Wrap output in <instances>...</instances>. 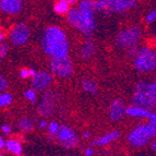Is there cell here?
I'll use <instances>...</instances> for the list:
<instances>
[{
    "label": "cell",
    "instance_id": "33",
    "mask_svg": "<svg viewBox=\"0 0 156 156\" xmlns=\"http://www.w3.org/2000/svg\"><path fill=\"white\" fill-rule=\"evenodd\" d=\"M151 147H152V151L156 154V140H154L151 142Z\"/></svg>",
    "mask_w": 156,
    "mask_h": 156
},
{
    "label": "cell",
    "instance_id": "4",
    "mask_svg": "<svg viewBox=\"0 0 156 156\" xmlns=\"http://www.w3.org/2000/svg\"><path fill=\"white\" fill-rule=\"evenodd\" d=\"M156 136V123L148 120L145 125H140L129 132L127 136L128 144L133 148L147 146Z\"/></svg>",
    "mask_w": 156,
    "mask_h": 156
},
{
    "label": "cell",
    "instance_id": "29",
    "mask_svg": "<svg viewBox=\"0 0 156 156\" xmlns=\"http://www.w3.org/2000/svg\"><path fill=\"white\" fill-rule=\"evenodd\" d=\"M147 119H148V120H151V121H153V122H155V123H156V112H150Z\"/></svg>",
    "mask_w": 156,
    "mask_h": 156
},
{
    "label": "cell",
    "instance_id": "16",
    "mask_svg": "<svg viewBox=\"0 0 156 156\" xmlns=\"http://www.w3.org/2000/svg\"><path fill=\"white\" fill-rule=\"evenodd\" d=\"M95 54V45L91 38H87L83 44L81 45L80 56L83 60H90Z\"/></svg>",
    "mask_w": 156,
    "mask_h": 156
},
{
    "label": "cell",
    "instance_id": "3",
    "mask_svg": "<svg viewBox=\"0 0 156 156\" xmlns=\"http://www.w3.org/2000/svg\"><path fill=\"white\" fill-rule=\"evenodd\" d=\"M133 105L156 110V82L140 81L133 92Z\"/></svg>",
    "mask_w": 156,
    "mask_h": 156
},
{
    "label": "cell",
    "instance_id": "34",
    "mask_svg": "<svg viewBox=\"0 0 156 156\" xmlns=\"http://www.w3.org/2000/svg\"><path fill=\"white\" fill-rule=\"evenodd\" d=\"M5 33H3V31H1L0 32V41H1V43L3 42V41H5Z\"/></svg>",
    "mask_w": 156,
    "mask_h": 156
},
{
    "label": "cell",
    "instance_id": "15",
    "mask_svg": "<svg viewBox=\"0 0 156 156\" xmlns=\"http://www.w3.org/2000/svg\"><path fill=\"white\" fill-rule=\"evenodd\" d=\"M120 132L117 130L110 131V132H107L106 134H104L103 136H99L98 139L93 142V145L95 146H106L108 144H110L112 142L116 141L117 139H119Z\"/></svg>",
    "mask_w": 156,
    "mask_h": 156
},
{
    "label": "cell",
    "instance_id": "37",
    "mask_svg": "<svg viewBox=\"0 0 156 156\" xmlns=\"http://www.w3.org/2000/svg\"><path fill=\"white\" fill-rule=\"evenodd\" d=\"M155 45H156V38H155Z\"/></svg>",
    "mask_w": 156,
    "mask_h": 156
},
{
    "label": "cell",
    "instance_id": "32",
    "mask_svg": "<svg viewBox=\"0 0 156 156\" xmlns=\"http://www.w3.org/2000/svg\"><path fill=\"white\" fill-rule=\"evenodd\" d=\"M5 148V140L3 139V136L0 138V150H3Z\"/></svg>",
    "mask_w": 156,
    "mask_h": 156
},
{
    "label": "cell",
    "instance_id": "6",
    "mask_svg": "<svg viewBox=\"0 0 156 156\" xmlns=\"http://www.w3.org/2000/svg\"><path fill=\"white\" fill-rule=\"evenodd\" d=\"M134 69L140 73H150L156 70V52L150 47L139 49L133 61Z\"/></svg>",
    "mask_w": 156,
    "mask_h": 156
},
{
    "label": "cell",
    "instance_id": "1",
    "mask_svg": "<svg viewBox=\"0 0 156 156\" xmlns=\"http://www.w3.org/2000/svg\"><path fill=\"white\" fill-rule=\"evenodd\" d=\"M41 46L43 51L49 58L65 57L69 56L70 52V44L67 34L61 27L56 25L48 26L44 31Z\"/></svg>",
    "mask_w": 156,
    "mask_h": 156
},
{
    "label": "cell",
    "instance_id": "35",
    "mask_svg": "<svg viewBox=\"0 0 156 156\" xmlns=\"http://www.w3.org/2000/svg\"><path fill=\"white\" fill-rule=\"evenodd\" d=\"M90 136H91L90 132H83V139H90Z\"/></svg>",
    "mask_w": 156,
    "mask_h": 156
},
{
    "label": "cell",
    "instance_id": "2",
    "mask_svg": "<svg viewBox=\"0 0 156 156\" xmlns=\"http://www.w3.org/2000/svg\"><path fill=\"white\" fill-rule=\"evenodd\" d=\"M95 11L87 0H80L78 8H71L68 12V22L76 31L81 32L85 36H91L96 30Z\"/></svg>",
    "mask_w": 156,
    "mask_h": 156
},
{
    "label": "cell",
    "instance_id": "20",
    "mask_svg": "<svg viewBox=\"0 0 156 156\" xmlns=\"http://www.w3.org/2000/svg\"><path fill=\"white\" fill-rule=\"evenodd\" d=\"M16 127H18V129L21 132H25V133L32 132L34 130V123L29 118H22V119H20Z\"/></svg>",
    "mask_w": 156,
    "mask_h": 156
},
{
    "label": "cell",
    "instance_id": "24",
    "mask_svg": "<svg viewBox=\"0 0 156 156\" xmlns=\"http://www.w3.org/2000/svg\"><path fill=\"white\" fill-rule=\"evenodd\" d=\"M145 21H146V23H153V22L156 21V9L150 11V12L146 14Z\"/></svg>",
    "mask_w": 156,
    "mask_h": 156
},
{
    "label": "cell",
    "instance_id": "17",
    "mask_svg": "<svg viewBox=\"0 0 156 156\" xmlns=\"http://www.w3.org/2000/svg\"><path fill=\"white\" fill-rule=\"evenodd\" d=\"M5 150L13 155H21L23 153V147L21 143L16 139H9L5 141Z\"/></svg>",
    "mask_w": 156,
    "mask_h": 156
},
{
    "label": "cell",
    "instance_id": "9",
    "mask_svg": "<svg viewBox=\"0 0 156 156\" xmlns=\"http://www.w3.org/2000/svg\"><path fill=\"white\" fill-rule=\"evenodd\" d=\"M55 136L56 140L58 141V143L60 145H62L65 148H67V150L76 147V145L79 143V139L76 133L70 127H67V126H61L59 132Z\"/></svg>",
    "mask_w": 156,
    "mask_h": 156
},
{
    "label": "cell",
    "instance_id": "25",
    "mask_svg": "<svg viewBox=\"0 0 156 156\" xmlns=\"http://www.w3.org/2000/svg\"><path fill=\"white\" fill-rule=\"evenodd\" d=\"M9 51V45L5 44V43H1V46H0V58L3 59L5 57V55L8 54Z\"/></svg>",
    "mask_w": 156,
    "mask_h": 156
},
{
    "label": "cell",
    "instance_id": "13",
    "mask_svg": "<svg viewBox=\"0 0 156 156\" xmlns=\"http://www.w3.org/2000/svg\"><path fill=\"white\" fill-rule=\"evenodd\" d=\"M23 8V0H0V9L3 13L14 16L21 12Z\"/></svg>",
    "mask_w": 156,
    "mask_h": 156
},
{
    "label": "cell",
    "instance_id": "26",
    "mask_svg": "<svg viewBox=\"0 0 156 156\" xmlns=\"http://www.w3.org/2000/svg\"><path fill=\"white\" fill-rule=\"evenodd\" d=\"M7 89H8V81L5 76H1L0 78V91L5 92Z\"/></svg>",
    "mask_w": 156,
    "mask_h": 156
},
{
    "label": "cell",
    "instance_id": "21",
    "mask_svg": "<svg viewBox=\"0 0 156 156\" xmlns=\"http://www.w3.org/2000/svg\"><path fill=\"white\" fill-rule=\"evenodd\" d=\"M12 103V95L7 92H1L0 95V106L1 107H8Z\"/></svg>",
    "mask_w": 156,
    "mask_h": 156
},
{
    "label": "cell",
    "instance_id": "28",
    "mask_svg": "<svg viewBox=\"0 0 156 156\" xmlns=\"http://www.w3.org/2000/svg\"><path fill=\"white\" fill-rule=\"evenodd\" d=\"M1 131H2L3 134L10 135L11 133H12V128L9 125H7V123H5V125H2V127H1Z\"/></svg>",
    "mask_w": 156,
    "mask_h": 156
},
{
    "label": "cell",
    "instance_id": "12",
    "mask_svg": "<svg viewBox=\"0 0 156 156\" xmlns=\"http://www.w3.org/2000/svg\"><path fill=\"white\" fill-rule=\"evenodd\" d=\"M56 108V95L52 91L45 92L44 97L38 106V112L42 116L48 117L54 114Z\"/></svg>",
    "mask_w": 156,
    "mask_h": 156
},
{
    "label": "cell",
    "instance_id": "18",
    "mask_svg": "<svg viewBox=\"0 0 156 156\" xmlns=\"http://www.w3.org/2000/svg\"><path fill=\"white\" fill-rule=\"evenodd\" d=\"M71 5L69 3L68 0H57L54 5V11L57 14L63 16V14H68V12L70 11Z\"/></svg>",
    "mask_w": 156,
    "mask_h": 156
},
{
    "label": "cell",
    "instance_id": "7",
    "mask_svg": "<svg viewBox=\"0 0 156 156\" xmlns=\"http://www.w3.org/2000/svg\"><path fill=\"white\" fill-rule=\"evenodd\" d=\"M142 32L139 26H130L122 30L116 37V46L120 49H130L139 44Z\"/></svg>",
    "mask_w": 156,
    "mask_h": 156
},
{
    "label": "cell",
    "instance_id": "22",
    "mask_svg": "<svg viewBox=\"0 0 156 156\" xmlns=\"http://www.w3.org/2000/svg\"><path fill=\"white\" fill-rule=\"evenodd\" d=\"M36 92L37 91H35L33 87H32V89H30V90H26V91L24 92V97H25V98L27 99L30 103H32V104H35V103H36V98H37Z\"/></svg>",
    "mask_w": 156,
    "mask_h": 156
},
{
    "label": "cell",
    "instance_id": "10",
    "mask_svg": "<svg viewBox=\"0 0 156 156\" xmlns=\"http://www.w3.org/2000/svg\"><path fill=\"white\" fill-rule=\"evenodd\" d=\"M31 35L29 26L24 23H18L13 26L9 34V39L13 46H23L27 43Z\"/></svg>",
    "mask_w": 156,
    "mask_h": 156
},
{
    "label": "cell",
    "instance_id": "19",
    "mask_svg": "<svg viewBox=\"0 0 156 156\" xmlns=\"http://www.w3.org/2000/svg\"><path fill=\"white\" fill-rule=\"evenodd\" d=\"M81 85H82V90H83L85 93H89V94H94L97 93V84L95 81L91 80V79H83L82 82H81Z\"/></svg>",
    "mask_w": 156,
    "mask_h": 156
},
{
    "label": "cell",
    "instance_id": "8",
    "mask_svg": "<svg viewBox=\"0 0 156 156\" xmlns=\"http://www.w3.org/2000/svg\"><path fill=\"white\" fill-rule=\"evenodd\" d=\"M49 69L50 72L54 76L61 79L71 78L73 72H74V67H73L72 60H71V58L69 56L50 58Z\"/></svg>",
    "mask_w": 156,
    "mask_h": 156
},
{
    "label": "cell",
    "instance_id": "14",
    "mask_svg": "<svg viewBox=\"0 0 156 156\" xmlns=\"http://www.w3.org/2000/svg\"><path fill=\"white\" fill-rule=\"evenodd\" d=\"M125 103L121 99H115L109 106V118L112 121H120L126 115Z\"/></svg>",
    "mask_w": 156,
    "mask_h": 156
},
{
    "label": "cell",
    "instance_id": "23",
    "mask_svg": "<svg viewBox=\"0 0 156 156\" xmlns=\"http://www.w3.org/2000/svg\"><path fill=\"white\" fill-rule=\"evenodd\" d=\"M60 128H61V126H60L59 123L56 122V121H51L50 123H48L47 129H48V133H49L50 135H56L59 132Z\"/></svg>",
    "mask_w": 156,
    "mask_h": 156
},
{
    "label": "cell",
    "instance_id": "36",
    "mask_svg": "<svg viewBox=\"0 0 156 156\" xmlns=\"http://www.w3.org/2000/svg\"><path fill=\"white\" fill-rule=\"evenodd\" d=\"M69 1V3H70L71 5H76V3H79V0H68Z\"/></svg>",
    "mask_w": 156,
    "mask_h": 156
},
{
    "label": "cell",
    "instance_id": "30",
    "mask_svg": "<svg viewBox=\"0 0 156 156\" xmlns=\"http://www.w3.org/2000/svg\"><path fill=\"white\" fill-rule=\"evenodd\" d=\"M38 127L41 128V129H45L46 127H48V123H47L46 120H41L38 122Z\"/></svg>",
    "mask_w": 156,
    "mask_h": 156
},
{
    "label": "cell",
    "instance_id": "11",
    "mask_svg": "<svg viewBox=\"0 0 156 156\" xmlns=\"http://www.w3.org/2000/svg\"><path fill=\"white\" fill-rule=\"evenodd\" d=\"M52 76L54 74L48 71H37L32 78L31 86L37 92H45L52 83Z\"/></svg>",
    "mask_w": 156,
    "mask_h": 156
},
{
    "label": "cell",
    "instance_id": "31",
    "mask_svg": "<svg viewBox=\"0 0 156 156\" xmlns=\"http://www.w3.org/2000/svg\"><path fill=\"white\" fill-rule=\"evenodd\" d=\"M84 154H85L86 156H92V155H94V150H93V148H91V147L86 148L85 151H84Z\"/></svg>",
    "mask_w": 156,
    "mask_h": 156
},
{
    "label": "cell",
    "instance_id": "27",
    "mask_svg": "<svg viewBox=\"0 0 156 156\" xmlns=\"http://www.w3.org/2000/svg\"><path fill=\"white\" fill-rule=\"evenodd\" d=\"M20 76H21V79H29L31 78V76H30V69H27V68H22L21 70H20Z\"/></svg>",
    "mask_w": 156,
    "mask_h": 156
},
{
    "label": "cell",
    "instance_id": "5",
    "mask_svg": "<svg viewBox=\"0 0 156 156\" xmlns=\"http://www.w3.org/2000/svg\"><path fill=\"white\" fill-rule=\"evenodd\" d=\"M95 12L123 13L134 9L138 0H87Z\"/></svg>",
    "mask_w": 156,
    "mask_h": 156
}]
</instances>
